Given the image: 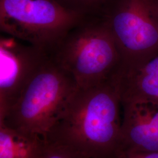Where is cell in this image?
I'll use <instances>...</instances> for the list:
<instances>
[{"label":"cell","mask_w":158,"mask_h":158,"mask_svg":"<svg viewBox=\"0 0 158 158\" xmlns=\"http://www.w3.org/2000/svg\"><path fill=\"white\" fill-rule=\"evenodd\" d=\"M121 106L117 76L78 88L46 140L79 158H121Z\"/></svg>","instance_id":"1"},{"label":"cell","mask_w":158,"mask_h":158,"mask_svg":"<svg viewBox=\"0 0 158 158\" xmlns=\"http://www.w3.org/2000/svg\"><path fill=\"white\" fill-rule=\"evenodd\" d=\"M48 55L72 76L80 89L112 79L123 66L117 44L99 17H85Z\"/></svg>","instance_id":"2"},{"label":"cell","mask_w":158,"mask_h":158,"mask_svg":"<svg viewBox=\"0 0 158 158\" xmlns=\"http://www.w3.org/2000/svg\"><path fill=\"white\" fill-rule=\"evenodd\" d=\"M77 89L72 76L49 56L0 124L46 139Z\"/></svg>","instance_id":"3"},{"label":"cell","mask_w":158,"mask_h":158,"mask_svg":"<svg viewBox=\"0 0 158 158\" xmlns=\"http://www.w3.org/2000/svg\"><path fill=\"white\" fill-rule=\"evenodd\" d=\"M98 17L120 51L121 72L136 70L158 56V25L152 0H108Z\"/></svg>","instance_id":"4"},{"label":"cell","mask_w":158,"mask_h":158,"mask_svg":"<svg viewBox=\"0 0 158 158\" xmlns=\"http://www.w3.org/2000/svg\"><path fill=\"white\" fill-rule=\"evenodd\" d=\"M85 17L54 0H0V29L49 53Z\"/></svg>","instance_id":"5"},{"label":"cell","mask_w":158,"mask_h":158,"mask_svg":"<svg viewBox=\"0 0 158 158\" xmlns=\"http://www.w3.org/2000/svg\"><path fill=\"white\" fill-rule=\"evenodd\" d=\"M48 58V53L37 47L7 35L1 36L0 119L14 105Z\"/></svg>","instance_id":"6"},{"label":"cell","mask_w":158,"mask_h":158,"mask_svg":"<svg viewBox=\"0 0 158 158\" xmlns=\"http://www.w3.org/2000/svg\"><path fill=\"white\" fill-rule=\"evenodd\" d=\"M122 107L123 155L158 152V102H122Z\"/></svg>","instance_id":"7"},{"label":"cell","mask_w":158,"mask_h":158,"mask_svg":"<svg viewBox=\"0 0 158 158\" xmlns=\"http://www.w3.org/2000/svg\"><path fill=\"white\" fill-rule=\"evenodd\" d=\"M45 138L14 130L0 124V158H41Z\"/></svg>","instance_id":"8"},{"label":"cell","mask_w":158,"mask_h":158,"mask_svg":"<svg viewBox=\"0 0 158 158\" xmlns=\"http://www.w3.org/2000/svg\"><path fill=\"white\" fill-rule=\"evenodd\" d=\"M63 8L85 17H98L108 0H54Z\"/></svg>","instance_id":"9"},{"label":"cell","mask_w":158,"mask_h":158,"mask_svg":"<svg viewBox=\"0 0 158 158\" xmlns=\"http://www.w3.org/2000/svg\"><path fill=\"white\" fill-rule=\"evenodd\" d=\"M41 158H79L62 148L47 142L45 150Z\"/></svg>","instance_id":"10"},{"label":"cell","mask_w":158,"mask_h":158,"mask_svg":"<svg viewBox=\"0 0 158 158\" xmlns=\"http://www.w3.org/2000/svg\"><path fill=\"white\" fill-rule=\"evenodd\" d=\"M121 158H158V152L125 153Z\"/></svg>","instance_id":"11"},{"label":"cell","mask_w":158,"mask_h":158,"mask_svg":"<svg viewBox=\"0 0 158 158\" xmlns=\"http://www.w3.org/2000/svg\"><path fill=\"white\" fill-rule=\"evenodd\" d=\"M153 15L158 25V0H152Z\"/></svg>","instance_id":"12"}]
</instances>
